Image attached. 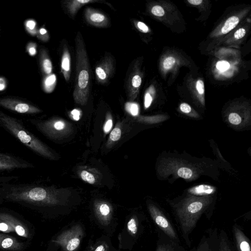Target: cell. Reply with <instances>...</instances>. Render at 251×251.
I'll use <instances>...</instances> for the list:
<instances>
[{"instance_id": "obj_1", "label": "cell", "mask_w": 251, "mask_h": 251, "mask_svg": "<svg viewBox=\"0 0 251 251\" xmlns=\"http://www.w3.org/2000/svg\"><path fill=\"white\" fill-rule=\"evenodd\" d=\"M212 200L209 197H190L172 204L175 219L186 245L190 247V235L201 216L209 215Z\"/></svg>"}, {"instance_id": "obj_2", "label": "cell", "mask_w": 251, "mask_h": 251, "mask_svg": "<svg viewBox=\"0 0 251 251\" xmlns=\"http://www.w3.org/2000/svg\"><path fill=\"white\" fill-rule=\"evenodd\" d=\"M0 126L37 154L49 159L54 158L48 146L28 130L22 120L0 111Z\"/></svg>"}, {"instance_id": "obj_3", "label": "cell", "mask_w": 251, "mask_h": 251, "mask_svg": "<svg viewBox=\"0 0 251 251\" xmlns=\"http://www.w3.org/2000/svg\"><path fill=\"white\" fill-rule=\"evenodd\" d=\"M75 83L73 97L76 103L82 105L87 102L90 93V66L85 44L80 32L76 35Z\"/></svg>"}, {"instance_id": "obj_4", "label": "cell", "mask_w": 251, "mask_h": 251, "mask_svg": "<svg viewBox=\"0 0 251 251\" xmlns=\"http://www.w3.org/2000/svg\"><path fill=\"white\" fill-rule=\"evenodd\" d=\"M148 210L150 216L159 228V230L173 241L181 243L178 235L169 219L156 205L150 203Z\"/></svg>"}, {"instance_id": "obj_5", "label": "cell", "mask_w": 251, "mask_h": 251, "mask_svg": "<svg viewBox=\"0 0 251 251\" xmlns=\"http://www.w3.org/2000/svg\"><path fill=\"white\" fill-rule=\"evenodd\" d=\"M83 235L82 227L75 225L64 231L52 241L64 251H74L79 247Z\"/></svg>"}, {"instance_id": "obj_6", "label": "cell", "mask_w": 251, "mask_h": 251, "mask_svg": "<svg viewBox=\"0 0 251 251\" xmlns=\"http://www.w3.org/2000/svg\"><path fill=\"white\" fill-rule=\"evenodd\" d=\"M0 106L19 114L33 115L42 112V110L24 100L13 98L4 97L0 98Z\"/></svg>"}, {"instance_id": "obj_7", "label": "cell", "mask_w": 251, "mask_h": 251, "mask_svg": "<svg viewBox=\"0 0 251 251\" xmlns=\"http://www.w3.org/2000/svg\"><path fill=\"white\" fill-rule=\"evenodd\" d=\"M33 164L22 158L0 152V171L32 168Z\"/></svg>"}, {"instance_id": "obj_8", "label": "cell", "mask_w": 251, "mask_h": 251, "mask_svg": "<svg viewBox=\"0 0 251 251\" xmlns=\"http://www.w3.org/2000/svg\"><path fill=\"white\" fill-rule=\"evenodd\" d=\"M218 244L217 228H210L202 235L194 251H218Z\"/></svg>"}, {"instance_id": "obj_9", "label": "cell", "mask_w": 251, "mask_h": 251, "mask_svg": "<svg viewBox=\"0 0 251 251\" xmlns=\"http://www.w3.org/2000/svg\"><path fill=\"white\" fill-rule=\"evenodd\" d=\"M94 211L99 222L103 226H107L112 217L113 210L111 205L104 201L96 202Z\"/></svg>"}, {"instance_id": "obj_10", "label": "cell", "mask_w": 251, "mask_h": 251, "mask_svg": "<svg viewBox=\"0 0 251 251\" xmlns=\"http://www.w3.org/2000/svg\"><path fill=\"white\" fill-rule=\"evenodd\" d=\"M234 241L237 251H251V242L242 227L235 223L232 226Z\"/></svg>"}, {"instance_id": "obj_11", "label": "cell", "mask_w": 251, "mask_h": 251, "mask_svg": "<svg viewBox=\"0 0 251 251\" xmlns=\"http://www.w3.org/2000/svg\"><path fill=\"white\" fill-rule=\"evenodd\" d=\"M158 236L155 251H187L181 243L171 239L160 230Z\"/></svg>"}, {"instance_id": "obj_12", "label": "cell", "mask_w": 251, "mask_h": 251, "mask_svg": "<svg viewBox=\"0 0 251 251\" xmlns=\"http://www.w3.org/2000/svg\"><path fill=\"white\" fill-rule=\"evenodd\" d=\"M0 219L9 224L18 235L25 238L29 237L27 228L13 216L6 213H0Z\"/></svg>"}, {"instance_id": "obj_13", "label": "cell", "mask_w": 251, "mask_h": 251, "mask_svg": "<svg viewBox=\"0 0 251 251\" xmlns=\"http://www.w3.org/2000/svg\"><path fill=\"white\" fill-rule=\"evenodd\" d=\"M85 17L89 24L97 27H105L108 24V18L105 14L91 8L85 10Z\"/></svg>"}, {"instance_id": "obj_14", "label": "cell", "mask_w": 251, "mask_h": 251, "mask_svg": "<svg viewBox=\"0 0 251 251\" xmlns=\"http://www.w3.org/2000/svg\"><path fill=\"white\" fill-rule=\"evenodd\" d=\"M112 64L111 59L107 58L98 65L95 69L97 79L100 82L105 83L112 73Z\"/></svg>"}, {"instance_id": "obj_15", "label": "cell", "mask_w": 251, "mask_h": 251, "mask_svg": "<svg viewBox=\"0 0 251 251\" xmlns=\"http://www.w3.org/2000/svg\"><path fill=\"white\" fill-rule=\"evenodd\" d=\"M23 247V244L18 241L14 237L0 233V249L7 251H17L21 250Z\"/></svg>"}, {"instance_id": "obj_16", "label": "cell", "mask_w": 251, "mask_h": 251, "mask_svg": "<svg viewBox=\"0 0 251 251\" xmlns=\"http://www.w3.org/2000/svg\"><path fill=\"white\" fill-rule=\"evenodd\" d=\"M61 72L66 80L69 81L71 72V57L69 51L66 47L64 48L62 57Z\"/></svg>"}, {"instance_id": "obj_17", "label": "cell", "mask_w": 251, "mask_h": 251, "mask_svg": "<svg viewBox=\"0 0 251 251\" xmlns=\"http://www.w3.org/2000/svg\"><path fill=\"white\" fill-rule=\"evenodd\" d=\"M218 251H234L226 231L222 229L218 233Z\"/></svg>"}, {"instance_id": "obj_18", "label": "cell", "mask_w": 251, "mask_h": 251, "mask_svg": "<svg viewBox=\"0 0 251 251\" xmlns=\"http://www.w3.org/2000/svg\"><path fill=\"white\" fill-rule=\"evenodd\" d=\"M39 57L42 71L46 75H50L52 70V65L48 53L45 49H41Z\"/></svg>"}, {"instance_id": "obj_19", "label": "cell", "mask_w": 251, "mask_h": 251, "mask_svg": "<svg viewBox=\"0 0 251 251\" xmlns=\"http://www.w3.org/2000/svg\"><path fill=\"white\" fill-rule=\"evenodd\" d=\"M96 1L92 0H74L68 1L67 4V8L72 16H74L77 10L81 6L89 2Z\"/></svg>"}, {"instance_id": "obj_20", "label": "cell", "mask_w": 251, "mask_h": 251, "mask_svg": "<svg viewBox=\"0 0 251 251\" xmlns=\"http://www.w3.org/2000/svg\"><path fill=\"white\" fill-rule=\"evenodd\" d=\"M239 22V19L236 16H232L228 18L225 22L222 27L221 32L223 34H226L234 28Z\"/></svg>"}, {"instance_id": "obj_21", "label": "cell", "mask_w": 251, "mask_h": 251, "mask_svg": "<svg viewBox=\"0 0 251 251\" xmlns=\"http://www.w3.org/2000/svg\"><path fill=\"white\" fill-rule=\"evenodd\" d=\"M142 83V78L141 76L138 74H134L129 81L128 90L130 91V95H133L135 92L138 89Z\"/></svg>"}, {"instance_id": "obj_22", "label": "cell", "mask_w": 251, "mask_h": 251, "mask_svg": "<svg viewBox=\"0 0 251 251\" xmlns=\"http://www.w3.org/2000/svg\"><path fill=\"white\" fill-rule=\"evenodd\" d=\"M56 77L54 74L47 75L43 82L44 90L47 93L51 92L56 85Z\"/></svg>"}, {"instance_id": "obj_23", "label": "cell", "mask_w": 251, "mask_h": 251, "mask_svg": "<svg viewBox=\"0 0 251 251\" xmlns=\"http://www.w3.org/2000/svg\"><path fill=\"white\" fill-rule=\"evenodd\" d=\"M212 187L207 185H201L192 188L190 192L197 195H208L213 192Z\"/></svg>"}, {"instance_id": "obj_24", "label": "cell", "mask_w": 251, "mask_h": 251, "mask_svg": "<svg viewBox=\"0 0 251 251\" xmlns=\"http://www.w3.org/2000/svg\"><path fill=\"white\" fill-rule=\"evenodd\" d=\"M138 228V222L135 216L132 217L129 220L127 224V229L131 235H135L137 234Z\"/></svg>"}, {"instance_id": "obj_25", "label": "cell", "mask_w": 251, "mask_h": 251, "mask_svg": "<svg viewBox=\"0 0 251 251\" xmlns=\"http://www.w3.org/2000/svg\"><path fill=\"white\" fill-rule=\"evenodd\" d=\"M126 111L133 116H136L139 113L138 105L135 102H127L125 104Z\"/></svg>"}, {"instance_id": "obj_26", "label": "cell", "mask_w": 251, "mask_h": 251, "mask_svg": "<svg viewBox=\"0 0 251 251\" xmlns=\"http://www.w3.org/2000/svg\"><path fill=\"white\" fill-rule=\"evenodd\" d=\"M177 175L183 178L189 179L191 178L193 174L191 169L186 167H181L178 169Z\"/></svg>"}, {"instance_id": "obj_27", "label": "cell", "mask_w": 251, "mask_h": 251, "mask_svg": "<svg viewBox=\"0 0 251 251\" xmlns=\"http://www.w3.org/2000/svg\"><path fill=\"white\" fill-rule=\"evenodd\" d=\"M80 176L82 180L89 184H94L95 182V178L93 174L86 171H82L80 173Z\"/></svg>"}, {"instance_id": "obj_28", "label": "cell", "mask_w": 251, "mask_h": 251, "mask_svg": "<svg viewBox=\"0 0 251 251\" xmlns=\"http://www.w3.org/2000/svg\"><path fill=\"white\" fill-rule=\"evenodd\" d=\"M229 123L234 125H238L241 124L242 118L240 116L236 113H231L228 118Z\"/></svg>"}, {"instance_id": "obj_29", "label": "cell", "mask_w": 251, "mask_h": 251, "mask_svg": "<svg viewBox=\"0 0 251 251\" xmlns=\"http://www.w3.org/2000/svg\"><path fill=\"white\" fill-rule=\"evenodd\" d=\"M176 62V59L173 56H169L165 59L163 63V68L166 70H170L173 68Z\"/></svg>"}, {"instance_id": "obj_30", "label": "cell", "mask_w": 251, "mask_h": 251, "mask_svg": "<svg viewBox=\"0 0 251 251\" xmlns=\"http://www.w3.org/2000/svg\"><path fill=\"white\" fill-rule=\"evenodd\" d=\"M25 27L28 31L31 34H36L37 30L36 29V23L33 20L27 21L25 23Z\"/></svg>"}, {"instance_id": "obj_31", "label": "cell", "mask_w": 251, "mask_h": 251, "mask_svg": "<svg viewBox=\"0 0 251 251\" xmlns=\"http://www.w3.org/2000/svg\"><path fill=\"white\" fill-rule=\"evenodd\" d=\"M151 12L153 15L157 17H162L165 14L164 9L158 5L153 6L151 8Z\"/></svg>"}, {"instance_id": "obj_32", "label": "cell", "mask_w": 251, "mask_h": 251, "mask_svg": "<svg viewBox=\"0 0 251 251\" xmlns=\"http://www.w3.org/2000/svg\"><path fill=\"white\" fill-rule=\"evenodd\" d=\"M121 130L120 128L116 127L111 132L110 139L113 141H117L121 138Z\"/></svg>"}, {"instance_id": "obj_33", "label": "cell", "mask_w": 251, "mask_h": 251, "mask_svg": "<svg viewBox=\"0 0 251 251\" xmlns=\"http://www.w3.org/2000/svg\"><path fill=\"white\" fill-rule=\"evenodd\" d=\"M36 35L38 38L42 41H46L48 40L49 36L48 32L44 28H41L37 30Z\"/></svg>"}, {"instance_id": "obj_34", "label": "cell", "mask_w": 251, "mask_h": 251, "mask_svg": "<svg viewBox=\"0 0 251 251\" xmlns=\"http://www.w3.org/2000/svg\"><path fill=\"white\" fill-rule=\"evenodd\" d=\"M0 231L4 232H14L11 226L6 222L0 219Z\"/></svg>"}, {"instance_id": "obj_35", "label": "cell", "mask_w": 251, "mask_h": 251, "mask_svg": "<svg viewBox=\"0 0 251 251\" xmlns=\"http://www.w3.org/2000/svg\"><path fill=\"white\" fill-rule=\"evenodd\" d=\"M152 101V97L151 92L148 91L145 95L144 97V106L146 109L149 108L151 104Z\"/></svg>"}, {"instance_id": "obj_36", "label": "cell", "mask_w": 251, "mask_h": 251, "mask_svg": "<svg viewBox=\"0 0 251 251\" xmlns=\"http://www.w3.org/2000/svg\"><path fill=\"white\" fill-rule=\"evenodd\" d=\"M36 47V44L35 43L31 42L28 44L26 50L30 55L33 56L36 54L37 52Z\"/></svg>"}, {"instance_id": "obj_37", "label": "cell", "mask_w": 251, "mask_h": 251, "mask_svg": "<svg viewBox=\"0 0 251 251\" xmlns=\"http://www.w3.org/2000/svg\"><path fill=\"white\" fill-rule=\"evenodd\" d=\"M196 88L200 95H203L204 93V85L201 79H198L196 84Z\"/></svg>"}, {"instance_id": "obj_38", "label": "cell", "mask_w": 251, "mask_h": 251, "mask_svg": "<svg viewBox=\"0 0 251 251\" xmlns=\"http://www.w3.org/2000/svg\"><path fill=\"white\" fill-rule=\"evenodd\" d=\"M229 64L226 61H218L216 64V68L222 71H225L229 68Z\"/></svg>"}, {"instance_id": "obj_39", "label": "cell", "mask_w": 251, "mask_h": 251, "mask_svg": "<svg viewBox=\"0 0 251 251\" xmlns=\"http://www.w3.org/2000/svg\"><path fill=\"white\" fill-rule=\"evenodd\" d=\"M246 31L245 28H240L236 31L234 34V37L236 39H240L243 38L246 34Z\"/></svg>"}, {"instance_id": "obj_40", "label": "cell", "mask_w": 251, "mask_h": 251, "mask_svg": "<svg viewBox=\"0 0 251 251\" xmlns=\"http://www.w3.org/2000/svg\"><path fill=\"white\" fill-rule=\"evenodd\" d=\"M136 25L137 28L143 32L147 33L149 31L148 26L145 23L142 22H138Z\"/></svg>"}, {"instance_id": "obj_41", "label": "cell", "mask_w": 251, "mask_h": 251, "mask_svg": "<svg viewBox=\"0 0 251 251\" xmlns=\"http://www.w3.org/2000/svg\"><path fill=\"white\" fill-rule=\"evenodd\" d=\"M179 108L182 112L186 114H188L191 111V106L186 103H182L179 106Z\"/></svg>"}, {"instance_id": "obj_42", "label": "cell", "mask_w": 251, "mask_h": 251, "mask_svg": "<svg viewBox=\"0 0 251 251\" xmlns=\"http://www.w3.org/2000/svg\"><path fill=\"white\" fill-rule=\"evenodd\" d=\"M113 125V122L112 120L109 119L107 121V122L105 123V125L103 127V130L105 133H108L110 129H111V127H112Z\"/></svg>"}, {"instance_id": "obj_43", "label": "cell", "mask_w": 251, "mask_h": 251, "mask_svg": "<svg viewBox=\"0 0 251 251\" xmlns=\"http://www.w3.org/2000/svg\"><path fill=\"white\" fill-rule=\"evenodd\" d=\"M71 115L74 120L78 121L80 119V112L78 109H75L71 111Z\"/></svg>"}, {"instance_id": "obj_44", "label": "cell", "mask_w": 251, "mask_h": 251, "mask_svg": "<svg viewBox=\"0 0 251 251\" xmlns=\"http://www.w3.org/2000/svg\"><path fill=\"white\" fill-rule=\"evenodd\" d=\"M188 2L194 5H199L201 4L203 1L202 0H188Z\"/></svg>"}, {"instance_id": "obj_45", "label": "cell", "mask_w": 251, "mask_h": 251, "mask_svg": "<svg viewBox=\"0 0 251 251\" xmlns=\"http://www.w3.org/2000/svg\"><path fill=\"white\" fill-rule=\"evenodd\" d=\"M95 251H105V247L103 245L99 246Z\"/></svg>"}, {"instance_id": "obj_46", "label": "cell", "mask_w": 251, "mask_h": 251, "mask_svg": "<svg viewBox=\"0 0 251 251\" xmlns=\"http://www.w3.org/2000/svg\"><path fill=\"white\" fill-rule=\"evenodd\" d=\"M0 198H2V197L1 196L0 193Z\"/></svg>"}]
</instances>
